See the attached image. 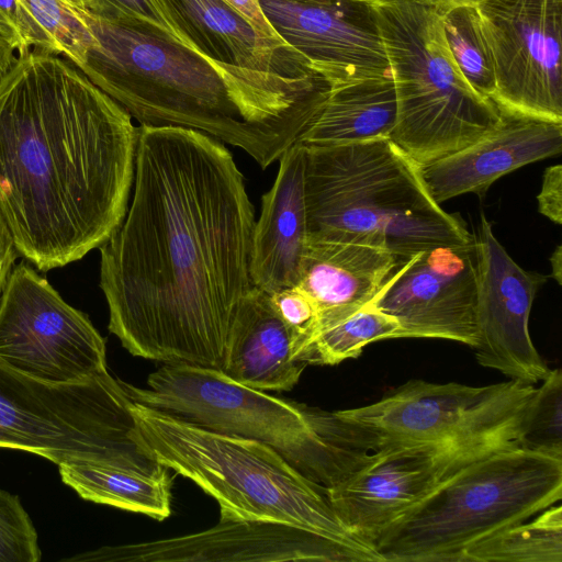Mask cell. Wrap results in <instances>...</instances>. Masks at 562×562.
I'll return each instance as SVG.
<instances>
[{"mask_svg": "<svg viewBox=\"0 0 562 562\" xmlns=\"http://www.w3.org/2000/svg\"><path fill=\"white\" fill-rule=\"evenodd\" d=\"M0 22L15 36L19 54L32 48L47 49L55 53L48 35L21 0H0Z\"/></svg>", "mask_w": 562, "mask_h": 562, "instance_id": "obj_33", "label": "cell"}, {"mask_svg": "<svg viewBox=\"0 0 562 562\" xmlns=\"http://www.w3.org/2000/svg\"><path fill=\"white\" fill-rule=\"evenodd\" d=\"M562 562V506L503 528L469 546L460 562Z\"/></svg>", "mask_w": 562, "mask_h": 562, "instance_id": "obj_25", "label": "cell"}, {"mask_svg": "<svg viewBox=\"0 0 562 562\" xmlns=\"http://www.w3.org/2000/svg\"><path fill=\"white\" fill-rule=\"evenodd\" d=\"M83 4L102 19L144 24L195 50L162 0H83Z\"/></svg>", "mask_w": 562, "mask_h": 562, "instance_id": "obj_30", "label": "cell"}, {"mask_svg": "<svg viewBox=\"0 0 562 562\" xmlns=\"http://www.w3.org/2000/svg\"><path fill=\"white\" fill-rule=\"evenodd\" d=\"M562 498V459L499 447L461 465L384 528L383 561L460 562L474 542L530 519Z\"/></svg>", "mask_w": 562, "mask_h": 562, "instance_id": "obj_7", "label": "cell"}, {"mask_svg": "<svg viewBox=\"0 0 562 562\" xmlns=\"http://www.w3.org/2000/svg\"><path fill=\"white\" fill-rule=\"evenodd\" d=\"M400 265L392 251L371 243L307 238L297 285L318 307L315 328L341 319L373 301Z\"/></svg>", "mask_w": 562, "mask_h": 562, "instance_id": "obj_20", "label": "cell"}, {"mask_svg": "<svg viewBox=\"0 0 562 562\" xmlns=\"http://www.w3.org/2000/svg\"><path fill=\"white\" fill-rule=\"evenodd\" d=\"M397 117L392 77L331 87L316 119L300 136L303 146H334L390 138Z\"/></svg>", "mask_w": 562, "mask_h": 562, "instance_id": "obj_23", "label": "cell"}, {"mask_svg": "<svg viewBox=\"0 0 562 562\" xmlns=\"http://www.w3.org/2000/svg\"><path fill=\"white\" fill-rule=\"evenodd\" d=\"M499 108L496 126L471 145L420 166L437 203L464 193L484 196L502 176L562 151V122Z\"/></svg>", "mask_w": 562, "mask_h": 562, "instance_id": "obj_18", "label": "cell"}, {"mask_svg": "<svg viewBox=\"0 0 562 562\" xmlns=\"http://www.w3.org/2000/svg\"><path fill=\"white\" fill-rule=\"evenodd\" d=\"M19 255L8 221L0 207V296Z\"/></svg>", "mask_w": 562, "mask_h": 562, "instance_id": "obj_36", "label": "cell"}, {"mask_svg": "<svg viewBox=\"0 0 562 562\" xmlns=\"http://www.w3.org/2000/svg\"><path fill=\"white\" fill-rule=\"evenodd\" d=\"M505 109L562 122V0H483L476 7Z\"/></svg>", "mask_w": 562, "mask_h": 562, "instance_id": "obj_13", "label": "cell"}, {"mask_svg": "<svg viewBox=\"0 0 562 562\" xmlns=\"http://www.w3.org/2000/svg\"><path fill=\"white\" fill-rule=\"evenodd\" d=\"M270 299L279 316L296 336V358L299 348L312 335L317 325L318 307L299 285L273 293Z\"/></svg>", "mask_w": 562, "mask_h": 562, "instance_id": "obj_32", "label": "cell"}, {"mask_svg": "<svg viewBox=\"0 0 562 562\" xmlns=\"http://www.w3.org/2000/svg\"><path fill=\"white\" fill-rule=\"evenodd\" d=\"M476 266V361L512 380L540 383L550 369L530 334L529 315L546 277L522 269L493 233L484 214L473 235Z\"/></svg>", "mask_w": 562, "mask_h": 562, "instance_id": "obj_14", "label": "cell"}, {"mask_svg": "<svg viewBox=\"0 0 562 562\" xmlns=\"http://www.w3.org/2000/svg\"><path fill=\"white\" fill-rule=\"evenodd\" d=\"M138 127L72 63L18 54L0 82V207L42 272L100 248L123 222Z\"/></svg>", "mask_w": 562, "mask_h": 562, "instance_id": "obj_2", "label": "cell"}, {"mask_svg": "<svg viewBox=\"0 0 562 562\" xmlns=\"http://www.w3.org/2000/svg\"><path fill=\"white\" fill-rule=\"evenodd\" d=\"M122 380L109 372L82 383L53 384L0 360V448L59 465L76 460L126 463L168 472L139 438Z\"/></svg>", "mask_w": 562, "mask_h": 562, "instance_id": "obj_9", "label": "cell"}, {"mask_svg": "<svg viewBox=\"0 0 562 562\" xmlns=\"http://www.w3.org/2000/svg\"><path fill=\"white\" fill-rule=\"evenodd\" d=\"M280 38L331 87L392 77L371 0H259Z\"/></svg>", "mask_w": 562, "mask_h": 562, "instance_id": "obj_16", "label": "cell"}, {"mask_svg": "<svg viewBox=\"0 0 562 562\" xmlns=\"http://www.w3.org/2000/svg\"><path fill=\"white\" fill-rule=\"evenodd\" d=\"M48 35L56 54L78 68L95 37L87 22L83 0H21Z\"/></svg>", "mask_w": 562, "mask_h": 562, "instance_id": "obj_28", "label": "cell"}, {"mask_svg": "<svg viewBox=\"0 0 562 562\" xmlns=\"http://www.w3.org/2000/svg\"><path fill=\"white\" fill-rule=\"evenodd\" d=\"M195 50L232 66L302 76L314 71L293 49L262 37L224 0H162Z\"/></svg>", "mask_w": 562, "mask_h": 562, "instance_id": "obj_22", "label": "cell"}, {"mask_svg": "<svg viewBox=\"0 0 562 562\" xmlns=\"http://www.w3.org/2000/svg\"><path fill=\"white\" fill-rule=\"evenodd\" d=\"M512 443H517L515 436L384 445L363 465L325 488V495L345 527L373 547L384 528L446 476Z\"/></svg>", "mask_w": 562, "mask_h": 562, "instance_id": "obj_12", "label": "cell"}, {"mask_svg": "<svg viewBox=\"0 0 562 562\" xmlns=\"http://www.w3.org/2000/svg\"><path fill=\"white\" fill-rule=\"evenodd\" d=\"M439 13L448 46L460 71L475 91L492 99L495 92L494 64L476 7H459Z\"/></svg>", "mask_w": 562, "mask_h": 562, "instance_id": "obj_27", "label": "cell"}, {"mask_svg": "<svg viewBox=\"0 0 562 562\" xmlns=\"http://www.w3.org/2000/svg\"><path fill=\"white\" fill-rule=\"evenodd\" d=\"M133 196L100 247L109 330L133 356L222 369L254 286L255 210L229 150L183 127H138Z\"/></svg>", "mask_w": 562, "mask_h": 562, "instance_id": "obj_1", "label": "cell"}, {"mask_svg": "<svg viewBox=\"0 0 562 562\" xmlns=\"http://www.w3.org/2000/svg\"><path fill=\"white\" fill-rule=\"evenodd\" d=\"M130 409L147 449L215 498L221 520L286 524L335 540L361 561H383L345 527L325 488L267 443L211 431L133 401Z\"/></svg>", "mask_w": 562, "mask_h": 562, "instance_id": "obj_6", "label": "cell"}, {"mask_svg": "<svg viewBox=\"0 0 562 562\" xmlns=\"http://www.w3.org/2000/svg\"><path fill=\"white\" fill-rule=\"evenodd\" d=\"M371 302L397 321L398 338H441L472 348L477 334L473 243L412 256Z\"/></svg>", "mask_w": 562, "mask_h": 562, "instance_id": "obj_15", "label": "cell"}, {"mask_svg": "<svg viewBox=\"0 0 562 562\" xmlns=\"http://www.w3.org/2000/svg\"><path fill=\"white\" fill-rule=\"evenodd\" d=\"M528 404L517 437L519 448L562 459V372L550 370Z\"/></svg>", "mask_w": 562, "mask_h": 562, "instance_id": "obj_29", "label": "cell"}, {"mask_svg": "<svg viewBox=\"0 0 562 562\" xmlns=\"http://www.w3.org/2000/svg\"><path fill=\"white\" fill-rule=\"evenodd\" d=\"M228 5L241 14L250 25L265 38L289 47L277 34L265 16L259 0H224ZM290 48V47H289ZM292 49V48H291Z\"/></svg>", "mask_w": 562, "mask_h": 562, "instance_id": "obj_35", "label": "cell"}, {"mask_svg": "<svg viewBox=\"0 0 562 562\" xmlns=\"http://www.w3.org/2000/svg\"><path fill=\"white\" fill-rule=\"evenodd\" d=\"M391 66L397 117L390 139L419 166L481 138L498 105L467 81L437 9L411 0H371Z\"/></svg>", "mask_w": 562, "mask_h": 562, "instance_id": "obj_8", "label": "cell"}, {"mask_svg": "<svg viewBox=\"0 0 562 562\" xmlns=\"http://www.w3.org/2000/svg\"><path fill=\"white\" fill-rule=\"evenodd\" d=\"M279 160L274 183L262 196L250 252L252 285L269 295L299 284L308 238L305 147L295 142Z\"/></svg>", "mask_w": 562, "mask_h": 562, "instance_id": "obj_19", "label": "cell"}, {"mask_svg": "<svg viewBox=\"0 0 562 562\" xmlns=\"http://www.w3.org/2000/svg\"><path fill=\"white\" fill-rule=\"evenodd\" d=\"M551 277L559 283H562V247L558 245L550 257Z\"/></svg>", "mask_w": 562, "mask_h": 562, "instance_id": "obj_39", "label": "cell"}, {"mask_svg": "<svg viewBox=\"0 0 562 562\" xmlns=\"http://www.w3.org/2000/svg\"><path fill=\"white\" fill-rule=\"evenodd\" d=\"M19 45L13 33L0 22V82L15 64Z\"/></svg>", "mask_w": 562, "mask_h": 562, "instance_id": "obj_37", "label": "cell"}, {"mask_svg": "<svg viewBox=\"0 0 562 562\" xmlns=\"http://www.w3.org/2000/svg\"><path fill=\"white\" fill-rule=\"evenodd\" d=\"M0 360L53 384L109 372L105 341L89 317L25 261L11 270L0 296Z\"/></svg>", "mask_w": 562, "mask_h": 562, "instance_id": "obj_11", "label": "cell"}, {"mask_svg": "<svg viewBox=\"0 0 562 562\" xmlns=\"http://www.w3.org/2000/svg\"><path fill=\"white\" fill-rule=\"evenodd\" d=\"M36 529L18 495L0 490V562H38Z\"/></svg>", "mask_w": 562, "mask_h": 562, "instance_id": "obj_31", "label": "cell"}, {"mask_svg": "<svg viewBox=\"0 0 562 562\" xmlns=\"http://www.w3.org/2000/svg\"><path fill=\"white\" fill-rule=\"evenodd\" d=\"M395 318L372 302L336 322L318 326L301 345L296 359L304 364H337L357 358L370 342L398 338Z\"/></svg>", "mask_w": 562, "mask_h": 562, "instance_id": "obj_26", "label": "cell"}, {"mask_svg": "<svg viewBox=\"0 0 562 562\" xmlns=\"http://www.w3.org/2000/svg\"><path fill=\"white\" fill-rule=\"evenodd\" d=\"M419 4L445 11L459 7H477L483 0H411Z\"/></svg>", "mask_w": 562, "mask_h": 562, "instance_id": "obj_38", "label": "cell"}, {"mask_svg": "<svg viewBox=\"0 0 562 562\" xmlns=\"http://www.w3.org/2000/svg\"><path fill=\"white\" fill-rule=\"evenodd\" d=\"M296 336L256 286L240 302L231 326L221 371L261 391H289L306 364L295 358Z\"/></svg>", "mask_w": 562, "mask_h": 562, "instance_id": "obj_21", "label": "cell"}, {"mask_svg": "<svg viewBox=\"0 0 562 562\" xmlns=\"http://www.w3.org/2000/svg\"><path fill=\"white\" fill-rule=\"evenodd\" d=\"M64 484L81 498L164 520L171 514V479L109 460H76L58 465Z\"/></svg>", "mask_w": 562, "mask_h": 562, "instance_id": "obj_24", "label": "cell"}, {"mask_svg": "<svg viewBox=\"0 0 562 562\" xmlns=\"http://www.w3.org/2000/svg\"><path fill=\"white\" fill-rule=\"evenodd\" d=\"M131 401L191 425L267 443L315 484L327 488L363 465L374 438L338 412L279 398L218 369L164 363L147 387L122 381Z\"/></svg>", "mask_w": 562, "mask_h": 562, "instance_id": "obj_5", "label": "cell"}, {"mask_svg": "<svg viewBox=\"0 0 562 562\" xmlns=\"http://www.w3.org/2000/svg\"><path fill=\"white\" fill-rule=\"evenodd\" d=\"M305 147L308 238L358 239L400 263L441 245H468L462 220L429 194L420 166L390 138Z\"/></svg>", "mask_w": 562, "mask_h": 562, "instance_id": "obj_4", "label": "cell"}, {"mask_svg": "<svg viewBox=\"0 0 562 562\" xmlns=\"http://www.w3.org/2000/svg\"><path fill=\"white\" fill-rule=\"evenodd\" d=\"M70 561H361L346 546L280 522L221 520L201 532L134 544L101 547Z\"/></svg>", "mask_w": 562, "mask_h": 562, "instance_id": "obj_17", "label": "cell"}, {"mask_svg": "<svg viewBox=\"0 0 562 562\" xmlns=\"http://www.w3.org/2000/svg\"><path fill=\"white\" fill-rule=\"evenodd\" d=\"M95 37L79 69L140 125L204 133L246 151L261 168L283 155L331 89L319 74L285 76L220 63L139 23L85 7Z\"/></svg>", "mask_w": 562, "mask_h": 562, "instance_id": "obj_3", "label": "cell"}, {"mask_svg": "<svg viewBox=\"0 0 562 562\" xmlns=\"http://www.w3.org/2000/svg\"><path fill=\"white\" fill-rule=\"evenodd\" d=\"M535 391L533 384L512 379L484 386L414 379L378 402L337 412L371 434L379 447L494 436L517 438Z\"/></svg>", "mask_w": 562, "mask_h": 562, "instance_id": "obj_10", "label": "cell"}, {"mask_svg": "<svg viewBox=\"0 0 562 562\" xmlns=\"http://www.w3.org/2000/svg\"><path fill=\"white\" fill-rule=\"evenodd\" d=\"M538 211L555 224L562 223V166L546 168L537 195Z\"/></svg>", "mask_w": 562, "mask_h": 562, "instance_id": "obj_34", "label": "cell"}]
</instances>
